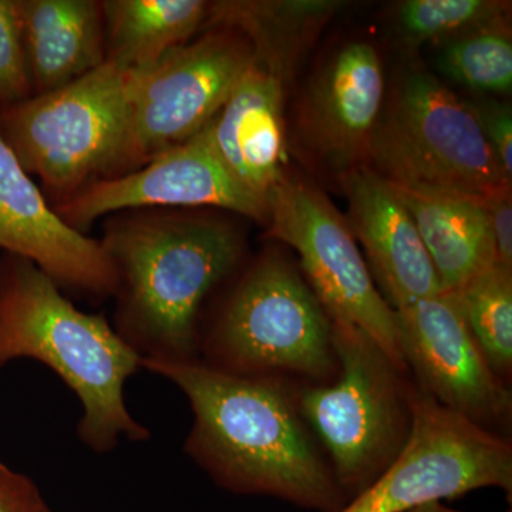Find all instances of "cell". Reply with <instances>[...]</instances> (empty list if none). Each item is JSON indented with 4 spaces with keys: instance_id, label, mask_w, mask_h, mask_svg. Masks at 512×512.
Wrapping results in <instances>:
<instances>
[{
    "instance_id": "obj_4",
    "label": "cell",
    "mask_w": 512,
    "mask_h": 512,
    "mask_svg": "<svg viewBox=\"0 0 512 512\" xmlns=\"http://www.w3.org/2000/svg\"><path fill=\"white\" fill-rule=\"evenodd\" d=\"M198 360L229 375L295 384L329 382L338 372L332 319L302 272L275 249L248 266L202 329Z\"/></svg>"
},
{
    "instance_id": "obj_11",
    "label": "cell",
    "mask_w": 512,
    "mask_h": 512,
    "mask_svg": "<svg viewBox=\"0 0 512 512\" xmlns=\"http://www.w3.org/2000/svg\"><path fill=\"white\" fill-rule=\"evenodd\" d=\"M394 313L404 362L421 392L481 429L507 437L510 387L485 359L456 295L440 292Z\"/></svg>"
},
{
    "instance_id": "obj_16",
    "label": "cell",
    "mask_w": 512,
    "mask_h": 512,
    "mask_svg": "<svg viewBox=\"0 0 512 512\" xmlns=\"http://www.w3.org/2000/svg\"><path fill=\"white\" fill-rule=\"evenodd\" d=\"M284 93L281 80L254 59L202 130L235 183L268 207L286 180Z\"/></svg>"
},
{
    "instance_id": "obj_19",
    "label": "cell",
    "mask_w": 512,
    "mask_h": 512,
    "mask_svg": "<svg viewBox=\"0 0 512 512\" xmlns=\"http://www.w3.org/2000/svg\"><path fill=\"white\" fill-rule=\"evenodd\" d=\"M390 188L412 215L441 291L456 293L485 268L497 264L483 201Z\"/></svg>"
},
{
    "instance_id": "obj_22",
    "label": "cell",
    "mask_w": 512,
    "mask_h": 512,
    "mask_svg": "<svg viewBox=\"0 0 512 512\" xmlns=\"http://www.w3.org/2000/svg\"><path fill=\"white\" fill-rule=\"evenodd\" d=\"M437 63L447 77L474 92H511L512 42L505 28L478 30L447 40Z\"/></svg>"
},
{
    "instance_id": "obj_26",
    "label": "cell",
    "mask_w": 512,
    "mask_h": 512,
    "mask_svg": "<svg viewBox=\"0 0 512 512\" xmlns=\"http://www.w3.org/2000/svg\"><path fill=\"white\" fill-rule=\"evenodd\" d=\"M0 512H52L37 485L0 461Z\"/></svg>"
},
{
    "instance_id": "obj_7",
    "label": "cell",
    "mask_w": 512,
    "mask_h": 512,
    "mask_svg": "<svg viewBox=\"0 0 512 512\" xmlns=\"http://www.w3.org/2000/svg\"><path fill=\"white\" fill-rule=\"evenodd\" d=\"M0 131L26 173L72 197L124 170L130 137L127 70L106 60L62 89L0 111Z\"/></svg>"
},
{
    "instance_id": "obj_15",
    "label": "cell",
    "mask_w": 512,
    "mask_h": 512,
    "mask_svg": "<svg viewBox=\"0 0 512 512\" xmlns=\"http://www.w3.org/2000/svg\"><path fill=\"white\" fill-rule=\"evenodd\" d=\"M348 225L393 311L441 291L412 215L390 185L365 165L342 174Z\"/></svg>"
},
{
    "instance_id": "obj_18",
    "label": "cell",
    "mask_w": 512,
    "mask_h": 512,
    "mask_svg": "<svg viewBox=\"0 0 512 512\" xmlns=\"http://www.w3.org/2000/svg\"><path fill=\"white\" fill-rule=\"evenodd\" d=\"M336 0H239L211 3L207 28L237 30L255 62L282 84L291 82L303 55L339 9Z\"/></svg>"
},
{
    "instance_id": "obj_9",
    "label": "cell",
    "mask_w": 512,
    "mask_h": 512,
    "mask_svg": "<svg viewBox=\"0 0 512 512\" xmlns=\"http://www.w3.org/2000/svg\"><path fill=\"white\" fill-rule=\"evenodd\" d=\"M254 62L247 39L215 28L143 70H127L130 137L124 170L185 143L208 126Z\"/></svg>"
},
{
    "instance_id": "obj_14",
    "label": "cell",
    "mask_w": 512,
    "mask_h": 512,
    "mask_svg": "<svg viewBox=\"0 0 512 512\" xmlns=\"http://www.w3.org/2000/svg\"><path fill=\"white\" fill-rule=\"evenodd\" d=\"M383 99V67L375 47L348 43L316 74L305 94L299 116L303 143L342 174L363 165Z\"/></svg>"
},
{
    "instance_id": "obj_6",
    "label": "cell",
    "mask_w": 512,
    "mask_h": 512,
    "mask_svg": "<svg viewBox=\"0 0 512 512\" xmlns=\"http://www.w3.org/2000/svg\"><path fill=\"white\" fill-rule=\"evenodd\" d=\"M363 165L392 187L434 197L484 202L511 187L466 101L421 70L382 110Z\"/></svg>"
},
{
    "instance_id": "obj_1",
    "label": "cell",
    "mask_w": 512,
    "mask_h": 512,
    "mask_svg": "<svg viewBox=\"0 0 512 512\" xmlns=\"http://www.w3.org/2000/svg\"><path fill=\"white\" fill-rule=\"evenodd\" d=\"M141 369L170 380L187 397L194 423L185 453L220 487L318 512H339L348 503L303 420L299 384L229 375L200 360L143 359Z\"/></svg>"
},
{
    "instance_id": "obj_2",
    "label": "cell",
    "mask_w": 512,
    "mask_h": 512,
    "mask_svg": "<svg viewBox=\"0 0 512 512\" xmlns=\"http://www.w3.org/2000/svg\"><path fill=\"white\" fill-rule=\"evenodd\" d=\"M100 242L119 279L120 338L141 360H198L204 303L244 252L237 229L208 218L148 215L113 225Z\"/></svg>"
},
{
    "instance_id": "obj_25",
    "label": "cell",
    "mask_w": 512,
    "mask_h": 512,
    "mask_svg": "<svg viewBox=\"0 0 512 512\" xmlns=\"http://www.w3.org/2000/svg\"><path fill=\"white\" fill-rule=\"evenodd\" d=\"M476 117L485 140L497 157L508 180L512 181V110L510 104L494 100L466 101Z\"/></svg>"
},
{
    "instance_id": "obj_3",
    "label": "cell",
    "mask_w": 512,
    "mask_h": 512,
    "mask_svg": "<svg viewBox=\"0 0 512 512\" xmlns=\"http://www.w3.org/2000/svg\"><path fill=\"white\" fill-rule=\"evenodd\" d=\"M35 359L53 370L82 404L77 434L94 453H110L121 439L147 441L124 402V384L141 356L101 315L77 309L33 262L0 258V369Z\"/></svg>"
},
{
    "instance_id": "obj_10",
    "label": "cell",
    "mask_w": 512,
    "mask_h": 512,
    "mask_svg": "<svg viewBox=\"0 0 512 512\" xmlns=\"http://www.w3.org/2000/svg\"><path fill=\"white\" fill-rule=\"evenodd\" d=\"M268 225V238L299 255L303 278L329 318L363 330L400 372L410 375L396 313L377 289L348 221L332 202L318 188L286 177L269 202Z\"/></svg>"
},
{
    "instance_id": "obj_8",
    "label": "cell",
    "mask_w": 512,
    "mask_h": 512,
    "mask_svg": "<svg viewBox=\"0 0 512 512\" xmlns=\"http://www.w3.org/2000/svg\"><path fill=\"white\" fill-rule=\"evenodd\" d=\"M413 426L399 457L339 512H407L480 488L511 495L512 446L441 406L413 382Z\"/></svg>"
},
{
    "instance_id": "obj_23",
    "label": "cell",
    "mask_w": 512,
    "mask_h": 512,
    "mask_svg": "<svg viewBox=\"0 0 512 512\" xmlns=\"http://www.w3.org/2000/svg\"><path fill=\"white\" fill-rule=\"evenodd\" d=\"M510 3L497 0H407L397 23L414 43L451 40L478 30L505 28Z\"/></svg>"
},
{
    "instance_id": "obj_20",
    "label": "cell",
    "mask_w": 512,
    "mask_h": 512,
    "mask_svg": "<svg viewBox=\"0 0 512 512\" xmlns=\"http://www.w3.org/2000/svg\"><path fill=\"white\" fill-rule=\"evenodd\" d=\"M210 8L202 0L101 2L106 60L124 70L147 69L207 26Z\"/></svg>"
},
{
    "instance_id": "obj_24",
    "label": "cell",
    "mask_w": 512,
    "mask_h": 512,
    "mask_svg": "<svg viewBox=\"0 0 512 512\" xmlns=\"http://www.w3.org/2000/svg\"><path fill=\"white\" fill-rule=\"evenodd\" d=\"M32 90L15 0H0V109L28 100Z\"/></svg>"
},
{
    "instance_id": "obj_28",
    "label": "cell",
    "mask_w": 512,
    "mask_h": 512,
    "mask_svg": "<svg viewBox=\"0 0 512 512\" xmlns=\"http://www.w3.org/2000/svg\"><path fill=\"white\" fill-rule=\"evenodd\" d=\"M407 512H461L448 508L447 505L441 503V501H430V503L421 504L419 507L413 508V510ZM505 512H511L505 511Z\"/></svg>"
},
{
    "instance_id": "obj_12",
    "label": "cell",
    "mask_w": 512,
    "mask_h": 512,
    "mask_svg": "<svg viewBox=\"0 0 512 512\" xmlns=\"http://www.w3.org/2000/svg\"><path fill=\"white\" fill-rule=\"evenodd\" d=\"M146 207H217L268 222L269 207L222 167L204 131L137 170L101 178L60 202L57 214L83 232L111 212Z\"/></svg>"
},
{
    "instance_id": "obj_27",
    "label": "cell",
    "mask_w": 512,
    "mask_h": 512,
    "mask_svg": "<svg viewBox=\"0 0 512 512\" xmlns=\"http://www.w3.org/2000/svg\"><path fill=\"white\" fill-rule=\"evenodd\" d=\"M493 235L497 264L512 269V197L511 187L495 192L484 201Z\"/></svg>"
},
{
    "instance_id": "obj_13",
    "label": "cell",
    "mask_w": 512,
    "mask_h": 512,
    "mask_svg": "<svg viewBox=\"0 0 512 512\" xmlns=\"http://www.w3.org/2000/svg\"><path fill=\"white\" fill-rule=\"evenodd\" d=\"M0 249L33 262L60 289L92 298L117 292L103 245L70 227L49 207L0 131Z\"/></svg>"
},
{
    "instance_id": "obj_21",
    "label": "cell",
    "mask_w": 512,
    "mask_h": 512,
    "mask_svg": "<svg viewBox=\"0 0 512 512\" xmlns=\"http://www.w3.org/2000/svg\"><path fill=\"white\" fill-rule=\"evenodd\" d=\"M471 335L495 375L512 372V269L493 264L454 293Z\"/></svg>"
},
{
    "instance_id": "obj_17",
    "label": "cell",
    "mask_w": 512,
    "mask_h": 512,
    "mask_svg": "<svg viewBox=\"0 0 512 512\" xmlns=\"http://www.w3.org/2000/svg\"><path fill=\"white\" fill-rule=\"evenodd\" d=\"M15 6L37 94L62 89L106 62L101 3L15 0Z\"/></svg>"
},
{
    "instance_id": "obj_5",
    "label": "cell",
    "mask_w": 512,
    "mask_h": 512,
    "mask_svg": "<svg viewBox=\"0 0 512 512\" xmlns=\"http://www.w3.org/2000/svg\"><path fill=\"white\" fill-rule=\"evenodd\" d=\"M332 330L338 372L329 382L299 384L298 404L349 501L409 441L413 380L363 330L340 320Z\"/></svg>"
}]
</instances>
